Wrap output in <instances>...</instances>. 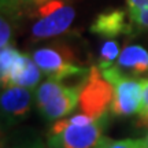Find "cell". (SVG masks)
<instances>
[{"label":"cell","instance_id":"obj_1","mask_svg":"<svg viewBox=\"0 0 148 148\" xmlns=\"http://www.w3.org/2000/svg\"><path fill=\"white\" fill-rule=\"evenodd\" d=\"M108 122V112L99 118L81 112L58 119L48 133V148H96Z\"/></svg>","mask_w":148,"mask_h":148},{"label":"cell","instance_id":"obj_2","mask_svg":"<svg viewBox=\"0 0 148 148\" xmlns=\"http://www.w3.org/2000/svg\"><path fill=\"white\" fill-rule=\"evenodd\" d=\"M82 82L63 85L62 81L48 78L36 89L37 108L47 121H58L71 114L79 103Z\"/></svg>","mask_w":148,"mask_h":148},{"label":"cell","instance_id":"obj_3","mask_svg":"<svg viewBox=\"0 0 148 148\" xmlns=\"http://www.w3.org/2000/svg\"><path fill=\"white\" fill-rule=\"evenodd\" d=\"M100 71L114 88L111 112L115 116H132L138 114L143 96V79L125 74L115 64L107 69H100Z\"/></svg>","mask_w":148,"mask_h":148},{"label":"cell","instance_id":"obj_4","mask_svg":"<svg viewBox=\"0 0 148 148\" xmlns=\"http://www.w3.org/2000/svg\"><path fill=\"white\" fill-rule=\"evenodd\" d=\"M114 88L101 74L99 66H92L86 78L82 81L78 107L81 112L99 118L111 110Z\"/></svg>","mask_w":148,"mask_h":148},{"label":"cell","instance_id":"obj_5","mask_svg":"<svg viewBox=\"0 0 148 148\" xmlns=\"http://www.w3.org/2000/svg\"><path fill=\"white\" fill-rule=\"evenodd\" d=\"M37 15L40 18L33 25L32 36L41 40L63 34L74 22L75 11L64 0H51L37 7Z\"/></svg>","mask_w":148,"mask_h":148},{"label":"cell","instance_id":"obj_6","mask_svg":"<svg viewBox=\"0 0 148 148\" xmlns=\"http://www.w3.org/2000/svg\"><path fill=\"white\" fill-rule=\"evenodd\" d=\"M32 58L48 78L58 81H64L71 77H86L89 73V69L77 66L70 60L71 55L67 48H41L33 52Z\"/></svg>","mask_w":148,"mask_h":148},{"label":"cell","instance_id":"obj_7","mask_svg":"<svg viewBox=\"0 0 148 148\" xmlns=\"http://www.w3.org/2000/svg\"><path fill=\"white\" fill-rule=\"evenodd\" d=\"M32 89L10 85L3 88L0 103H1V121L4 126H12L27 116L32 107Z\"/></svg>","mask_w":148,"mask_h":148},{"label":"cell","instance_id":"obj_8","mask_svg":"<svg viewBox=\"0 0 148 148\" xmlns=\"http://www.w3.org/2000/svg\"><path fill=\"white\" fill-rule=\"evenodd\" d=\"M134 30L129 12L119 8L100 12L90 23V32L106 38H115L122 34H130Z\"/></svg>","mask_w":148,"mask_h":148},{"label":"cell","instance_id":"obj_9","mask_svg":"<svg viewBox=\"0 0 148 148\" xmlns=\"http://www.w3.org/2000/svg\"><path fill=\"white\" fill-rule=\"evenodd\" d=\"M40 78H41V70L36 64V62L33 60V58H29L26 53L21 52L10 77H8L5 86L18 85V86L29 88V89L33 90L37 88Z\"/></svg>","mask_w":148,"mask_h":148},{"label":"cell","instance_id":"obj_10","mask_svg":"<svg viewBox=\"0 0 148 148\" xmlns=\"http://www.w3.org/2000/svg\"><path fill=\"white\" fill-rule=\"evenodd\" d=\"M115 66L127 71L129 75L148 73V51L137 44L127 45L121 51Z\"/></svg>","mask_w":148,"mask_h":148},{"label":"cell","instance_id":"obj_11","mask_svg":"<svg viewBox=\"0 0 148 148\" xmlns=\"http://www.w3.org/2000/svg\"><path fill=\"white\" fill-rule=\"evenodd\" d=\"M134 29H148V0H126Z\"/></svg>","mask_w":148,"mask_h":148},{"label":"cell","instance_id":"obj_12","mask_svg":"<svg viewBox=\"0 0 148 148\" xmlns=\"http://www.w3.org/2000/svg\"><path fill=\"white\" fill-rule=\"evenodd\" d=\"M19 55L21 52L15 49L12 45H7V47L1 48V51H0V81H1L3 88L7 85L8 77H10Z\"/></svg>","mask_w":148,"mask_h":148},{"label":"cell","instance_id":"obj_13","mask_svg":"<svg viewBox=\"0 0 148 148\" xmlns=\"http://www.w3.org/2000/svg\"><path fill=\"white\" fill-rule=\"evenodd\" d=\"M119 45L115 40H108L100 48V58H99V69H107L114 66V62L118 60L119 56Z\"/></svg>","mask_w":148,"mask_h":148},{"label":"cell","instance_id":"obj_14","mask_svg":"<svg viewBox=\"0 0 148 148\" xmlns=\"http://www.w3.org/2000/svg\"><path fill=\"white\" fill-rule=\"evenodd\" d=\"M96 148H145L144 138H123V140H114L107 136L99 140Z\"/></svg>","mask_w":148,"mask_h":148},{"label":"cell","instance_id":"obj_15","mask_svg":"<svg viewBox=\"0 0 148 148\" xmlns=\"http://www.w3.org/2000/svg\"><path fill=\"white\" fill-rule=\"evenodd\" d=\"M1 14L5 16H15L21 14L23 8L32 7V0H0Z\"/></svg>","mask_w":148,"mask_h":148},{"label":"cell","instance_id":"obj_16","mask_svg":"<svg viewBox=\"0 0 148 148\" xmlns=\"http://www.w3.org/2000/svg\"><path fill=\"white\" fill-rule=\"evenodd\" d=\"M138 118H140V125L148 127V78H143V96H141Z\"/></svg>","mask_w":148,"mask_h":148},{"label":"cell","instance_id":"obj_17","mask_svg":"<svg viewBox=\"0 0 148 148\" xmlns=\"http://www.w3.org/2000/svg\"><path fill=\"white\" fill-rule=\"evenodd\" d=\"M11 29L12 27L10 23V18L1 14V18H0V48L10 45Z\"/></svg>","mask_w":148,"mask_h":148},{"label":"cell","instance_id":"obj_18","mask_svg":"<svg viewBox=\"0 0 148 148\" xmlns=\"http://www.w3.org/2000/svg\"><path fill=\"white\" fill-rule=\"evenodd\" d=\"M11 148H44V144L40 138H34V140H27V141H22V143L16 144Z\"/></svg>","mask_w":148,"mask_h":148},{"label":"cell","instance_id":"obj_19","mask_svg":"<svg viewBox=\"0 0 148 148\" xmlns=\"http://www.w3.org/2000/svg\"><path fill=\"white\" fill-rule=\"evenodd\" d=\"M48 1H51V0H32V7H38V5L45 4Z\"/></svg>","mask_w":148,"mask_h":148},{"label":"cell","instance_id":"obj_20","mask_svg":"<svg viewBox=\"0 0 148 148\" xmlns=\"http://www.w3.org/2000/svg\"><path fill=\"white\" fill-rule=\"evenodd\" d=\"M144 141H145V148H148V133H147V136L144 137Z\"/></svg>","mask_w":148,"mask_h":148}]
</instances>
